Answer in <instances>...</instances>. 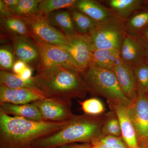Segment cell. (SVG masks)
<instances>
[{"instance_id": "obj_1", "label": "cell", "mask_w": 148, "mask_h": 148, "mask_svg": "<svg viewBox=\"0 0 148 148\" xmlns=\"http://www.w3.org/2000/svg\"><path fill=\"white\" fill-rule=\"evenodd\" d=\"M35 87L46 98L71 101L83 99L88 91L81 73L60 66L37 69Z\"/></svg>"}, {"instance_id": "obj_2", "label": "cell", "mask_w": 148, "mask_h": 148, "mask_svg": "<svg viewBox=\"0 0 148 148\" xmlns=\"http://www.w3.org/2000/svg\"><path fill=\"white\" fill-rule=\"evenodd\" d=\"M68 121H34L0 112V148H32L35 141L58 131Z\"/></svg>"}, {"instance_id": "obj_3", "label": "cell", "mask_w": 148, "mask_h": 148, "mask_svg": "<svg viewBox=\"0 0 148 148\" xmlns=\"http://www.w3.org/2000/svg\"><path fill=\"white\" fill-rule=\"evenodd\" d=\"M105 114L99 116L74 114L63 128L36 140L32 148H51L77 143L91 144L92 140L103 137L101 129Z\"/></svg>"}, {"instance_id": "obj_4", "label": "cell", "mask_w": 148, "mask_h": 148, "mask_svg": "<svg viewBox=\"0 0 148 148\" xmlns=\"http://www.w3.org/2000/svg\"><path fill=\"white\" fill-rule=\"evenodd\" d=\"M88 93L93 97L101 96L107 102L127 108L131 101L122 90L112 71L88 66L81 73Z\"/></svg>"}, {"instance_id": "obj_5", "label": "cell", "mask_w": 148, "mask_h": 148, "mask_svg": "<svg viewBox=\"0 0 148 148\" xmlns=\"http://www.w3.org/2000/svg\"><path fill=\"white\" fill-rule=\"evenodd\" d=\"M126 34L125 21L113 16L98 23L88 35L93 48L120 51Z\"/></svg>"}, {"instance_id": "obj_6", "label": "cell", "mask_w": 148, "mask_h": 148, "mask_svg": "<svg viewBox=\"0 0 148 148\" xmlns=\"http://www.w3.org/2000/svg\"><path fill=\"white\" fill-rule=\"evenodd\" d=\"M18 17L23 19L28 24L32 36L36 37L43 42L58 47L68 44L66 36L51 26L47 21L45 15L38 14L27 17Z\"/></svg>"}, {"instance_id": "obj_7", "label": "cell", "mask_w": 148, "mask_h": 148, "mask_svg": "<svg viewBox=\"0 0 148 148\" xmlns=\"http://www.w3.org/2000/svg\"><path fill=\"white\" fill-rule=\"evenodd\" d=\"M32 39L36 45L40 54V61L37 70L56 66H63L81 73L78 67L71 56L58 46L51 45L32 36Z\"/></svg>"}, {"instance_id": "obj_8", "label": "cell", "mask_w": 148, "mask_h": 148, "mask_svg": "<svg viewBox=\"0 0 148 148\" xmlns=\"http://www.w3.org/2000/svg\"><path fill=\"white\" fill-rule=\"evenodd\" d=\"M137 90V98L127 110L140 144L148 141V95L140 88Z\"/></svg>"}, {"instance_id": "obj_9", "label": "cell", "mask_w": 148, "mask_h": 148, "mask_svg": "<svg viewBox=\"0 0 148 148\" xmlns=\"http://www.w3.org/2000/svg\"><path fill=\"white\" fill-rule=\"evenodd\" d=\"M66 36L68 44L58 47L71 56L82 73L89 66L93 49L90 37L88 34L77 33Z\"/></svg>"}, {"instance_id": "obj_10", "label": "cell", "mask_w": 148, "mask_h": 148, "mask_svg": "<svg viewBox=\"0 0 148 148\" xmlns=\"http://www.w3.org/2000/svg\"><path fill=\"white\" fill-rule=\"evenodd\" d=\"M32 103L38 110L44 121L64 122L71 119L74 115L71 101L45 98Z\"/></svg>"}, {"instance_id": "obj_11", "label": "cell", "mask_w": 148, "mask_h": 148, "mask_svg": "<svg viewBox=\"0 0 148 148\" xmlns=\"http://www.w3.org/2000/svg\"><path fill=\"white\" fill-rule=\"evenodd\" d=\"M148 45L140 36L126 34L120 50V57L123 61L132 68L145 62Z\"/></svg>"}, {"instance_id": "obj_12", "label": "cell", "mask_w": 148, "mask_h": 148, "mask_svg": "<svg viewBox=\"0 0 148 148\" xmlns=\"http://www.w3.org/2000/svg\"><path fill=\"white\" fill-rule=\"evenodd\" d=\"M45 98L42 92L36 88H10L0 86V104L24 105Z\"/></svg>"}, {"instance_id": "obj_13", "label": "cell", "mask_w": 148, "mask_h": 148, "mask_svg": "<svg viewBox=\"0 0 148 148\" xmlns=\"http://www.w3.org/2000/svg\"><path fill=\"white\" fill-rule=\"evenodd\" d=\"M10 38L14 53L18 60L37 68L40 61V52L32 38L12 36Z\"/></svg>"}, {"instance_id": "obj_14", "label": "cell", "mask_w": 148, "mask_h": 148, "mask_svg": "<svg viewBox=\"0 0 148 148\" xmlns=\"http://www.w3.org/2000/svg\"><path fill=\"white\" fill-rule=\"evenodd\" d=\"M112 71L126 97L131 102L135 101L138 95V90L133 68L119 57Z\"/></svg>"}, {"instance_id": "obj_15", "label": "cell", "mask_w": 148, "mask_h": 148, "mask_svg": "<svg viewBox=\"0 0 148 148\" xmlns=\"http://www.w3.org/2000/svg\"><path fill=\"white\" fill-rule=\"evenodd\" d=\"M107 103L110 110L114 111L118 117L121 138L127 148H141L138 135L127 114V108L121 104Z\"/></svg>"}, {"instance_id": "obj_16", "label": "cell", "mask_w": 148, "mask_h": 148, "mask_svg": "<svg viewBox=\"0 0 148 148\" xmlns=\"http://www.w3.org/2000/svg\"><path fill=\"white\" fill-rule=\"evenodd\" d=\"M75 8L98 23L115 16L112 11L100 1L77 0Z\"/></svg>"}, {"instance_id": "obj_17", "label": "cell", "mask_w": 148, "mask_h": 148, "mask_svg": "<svg viewBox=\"0 0 148 148\" xmlns=\"http://www.w3.org/2000/svg\"><path fill=\"white\" fill-rule=\"evenodd\" d=\"M112 11L115 16L125 22L136 10L145 5V0L100 1Z\"/></svg>"}, {"instance_id": "obj_18", "label": "cell", "mask_w": 148, "mask_h": 148, "mask_svg": "<svg viewBox=\"0 0 148 148\" xmlns=\"http://www.w3.org/2000/svg\"><path fill=\"white\" fill-rule=\"evenodd\" d=\"M0 112L6 114L37 121H44L38 110L32 103L24 105L0 104Z\"/></svg>"}, {"instance_id": "obj_19", "label": "cell", "mask_w": 148, "mask_h": 148, "mask_svg": "<svg viewBox=\"0 0 148 148\" xmlns=\"http://www.w3.org/2000/svg\"><path fill=\"white\" fill-rule=\"evenodd\" d=\"M125 24L127 34L133 36H140L148 27V5L145 4L136 10Z\"/></svg>"}, {"instance_id": "obj_20", "label": "cell", "mask_w": 148, "mask_h": 148, "mask_svg": "<svg viewBox=\"0 0 148 148\" xmlns=\"http://www.w3.org/2000/svg\"><path fill=\"white\" fill-rule=\"evenodd\" d=\"M1 29L12 36L31 38L32 33L27 23L18 16H12L1 17Z\"/></svg>"}, {"instance_id": "obj_21", "label": "cell", "mask_w": 148, "mask_h": 148, "mask_svg": "<svg viewBox=\"0 0 148 148\" xmlns=\"http://www.w3.org/2000/svg\"><path fill=\"white\" fill-rule=\"evenodd\" d=\"M119 57L118 51L93 48L88 66L112 71Z\"/></svg>"}, {"instance_id": "obj_22", "label": "cell", "mask_w": 148, "mask_h": 148, "mask_svg": "<svg viewBox=\"0 0 148 148\" xmlns=\"http://www.w3.org/2000/svg\"><path fill=\"white\" fill-rule=\"evenodd\" d=\"M47 21L61 30L65 36L77 34L71 14L68 10H58L46 14Z\"/></svg>"}, {"instance_id": "obj_23", "label": "cell", "mask_w": 148, "mask_h": 148, "mask_svg": "<svg viewBox=\"0 0 148 148\" xmlns=\"http://www.w3.org/2000/svg\"><path fill=\"white\" fill-rule=\"evenodd\" d=\"M68 10L71 14L76 32L77 34H89L98 24L97 21L75 8Z\"/></svg>"}, {"instance_id": "obj_24", "label": "cell", "mask_w": 148, "mask_h": 148, "mask_svg": "<svg viewBox=\"0 0 148 148\" xmlns=\"http://www.w3.org/2000/svg\"><path fill=\"white\" fill-rule=\"evenodd\" d=\"M0 86L10 88H36L34 77L25 80L16 74L2 70L0 71Z\"/></svg>"}, {"instance_id": "obj_25", "label": "cell", "mask_w": 148, "mask_h": 148, "mask_svg": "<svg viewBox=\"0 0 148 148\" xmlns=\"http://www.w3.org/2000/svg\"><path fill=\"white\" fill-rule=\"evenodd\" d=\"M101 132L103 137L106 136L121 137V128L119 119L116 113L113 111L105 114Z\"/></svg>"}, {"instance_id": "obj_26", "label": "cell", "mask_w": 148, "mask_h": 148, "mask_svg": "<svg viewBox=\"0 0 148 148\" xmlns=\"http://www.w3.org/2000/svg\"><path fill=\"white\" fill-rule=\"evenodd\" d=\"M42 0H20L18 4L10 8L14 16L27 17L39 14V4Z\"/></svg>"}, {"instance_id": "obj_27", "label": "cell", "mask_w": 148, "mask_h": 148, "mask_svg": "<svg viewBox=\"0 0 148 148\" xmlns=\"http://www.w3.org/2000/svg\"><path fill=\"white\" fill-rule=\"evenodd\" d=\"M77 0H42L38 5L39 14L46 15L63 8H75Z\"/></svg>"}, {"instance_id": "obj_28", "label": "cell", "mask_w": 148, "mask_h": 148, "mask_svg": "<svg viewBox=\"0 0 148 148\" xmlns=\"http://www.w3.org/2000/svg\"><path fill=\"white\" fill-rule=\"evenodd\" d=\"M78 102L84 114L93 116L101 115L105 114L106 109L104 104L96 97Z\"/></svg>"}, {"instance_id": "obj_29", "label": "cell", "mask_w": 148, "mask_h": 148, "mask_svg": "<svg viewBox=\"0 0 148 148\" xmlns=\"http://www.w3.org/2000/svg\"><path fill=\"white\" fill-rule=\"evenodd\" d=\"M137 88L148 93V64L144 62L133 68Z\"/></svg>"}, {"instance_id": "obj_30", "label": "cell", "mask_w": 148, "mask_h": 148, "mask_svg": "<svg viewBox=\"0 0 148 148\" xmlns=\"http://www.w3.org/2000/svg\"><path fill=\"white\" fill-rule=\"evenodd\" d=\"M16 61L14 54L5 47L0 48V66L1 70L8 71L12 70Z\"/></svg>"}, {"instance_id": "obj_31", "label": "cell", "mask_w": 148, "mask_h": 148, "mask_svg": "<svg viewBox=\"0 0 148 148\" xmlns=\"http://www.w3.org/2000/svg\"><path fill=\"white\" fill-rule=\"evenodd\" d=\"M100 140L110 148H127L121 137L106 136Z\"/></svg>"}, {"instance_id": "obj_32", "label": "cell", "mask_w": 148, "mask_h": 148, "mask_svg": "<svg viewBox=\"0 0 148 148\" xmlns=\"http://www.w3.org/2000/svg\"><path fill=\"white\" fill-rule=\"evenodd\" d=\"M28 66V65L24 62L18 59V60L15 62L12 71L13 73L19 75Z\"/></svg>"}, {"instance_id": "obj_33", "label": "cell", "mask_w": 148, "mask_h": 148, "mask_svg": "<svg viewBox=\"0 0 148 148\" xmlns=\"http://www.w3.org/2000/svg\"><path fill=\"white\" fill-rule=\"evenodd\" d=\"M92 145L90 143H82L81 144H68L51 148H91Z\"/></svg>"}, {"instance_id": "obj_34", "label": "cell", "mask_w": 148, "mask_h": 148, "mask_svg": "<svg viewBox=\"0 0 148 148\" xmlns=\"http://www.w3.org/2000/svg\"><path fill=\"white\" fill-rule=\"evenodd\" d=\"M10 9L4 4L2 0H0V16L1 17H5L12 16Z\"/></svg>"}, {"instance_id": "obj_35", "label": "cell", "mask_w": 148, "mask_h": 148, "mask_svg": "<svg viewBox=\"0 0 148 148\" xmlns=\"http://www.w3.org/2000/svg\"><path fill=\"white\" fill-rule=\"evenodd\" d=\"M32 68L30 66H28L25 70L18 75L23 79L27 80L32 77Z\"/></svg>"}, {"instance_id": "obj_36", "label": "cell", "mask_w": 148, "mask_h": 148, "mask_svg": "<svg viewBox=\"0 0 148 148\" xmlns=\"http://www.w3.org/2000/svg\"><path fill=\"white\" fill-rule=\"evenodd\" d=\"M100 138H97L92 140L91 143V145L95 146L97 148H110L108 146L102 142Z\"/></svg>"}, {"instance_id": "obj_37", "label": "cell", "mask_w": 148, "mask_h": 148, "mask_svg": "<svg viewBox=\"0 0 148 148\" xmlns=\"http://www.w3.org/2000/svg\"><path fill=\"white\" fill-rule=\"evenodd\" d=\"M20 0H2L3 3L9 8L13 7L18 4Z\"/></svg>"}, {"instance_id": "obj_38", "label": "cell", "mask_w": 148, "mask_h": 148, "mask_svg": "<svg viewBox=\"0 0 148 148\" xmlns=\"http://www.w3.org/2000/svg\"><path fill=\"white\" fill-rule=\"evenodd\" d=\"M140 37H141L143 40L148 45V27L140 35Z\"/></svg>"}, {"instance_id": "obj_39", "label": "cell", "mask_w": 148, "mask_h": 148, "mask_svg": "<svg viewBox=\"0 0 148 148\" xmlns=\"http://www.w3.org/2000/svg\"><path fill=\"white\" fill-rule=\"evenodd\" d=\"M140 145L141 148H148V142L140 143Z\"/></svg>"}, {"instance_id": "obj_40", "label": "cell", "mask_w": 148, "mask_h": 148, "mask_svg": "<svg viewBox=\"0 0 148 148\" xmlns=\"http://www.w3.org/2000/svg\"><path fill=\"white\" fill-rule=\"evenodd\" d=\"M145 62L148 64V47L146 51L145 56Z\"/></svg>"}, {"instance_id": "obj_41", "label": "cell", "mask_w": 148, "mask_h": 148, "mask_svg": "<svg viewBox=\"0 0 148 148\" xmlns=\"http://www.w3.org/2000/svg\"><path fill=\"white\" fill-rule=\"evenodd\" d=\"M145 4L146 5H148V0H145Z\"/></svg>"}, {"instance_id": "obj_42", "label": "cell", "mask_w": 148, "mask_h": 148, "mask_svg": "<svg viewBox=\"0 0 148 148\" xmlns=\"http://www.w3.org/2000/svg\"><path fill=\"white\" fill-rule=\"evenodd\" d=\"M91 148H97L96 147H95V146H93V145H92V147H91Z\"/></svg>"}, {"instance_id": "obj_43", "label": "cell", "mask_w": 148, "mask_h": 148, "mask_svg": "<svg viewBox=\"0 0 148 148\" xmlns=\"http://www.w3.org/2000/svg\"></svg>"}, {"instance_id": "obj_44", "label": "cell", "mask_w": 148, "mask_h": 148, "mask_svg": "<svg viewBox=\"0 0 148 148\" xmlns=\"http://www.w3.org/2000/svg\"></svg>"}]
</instances>
